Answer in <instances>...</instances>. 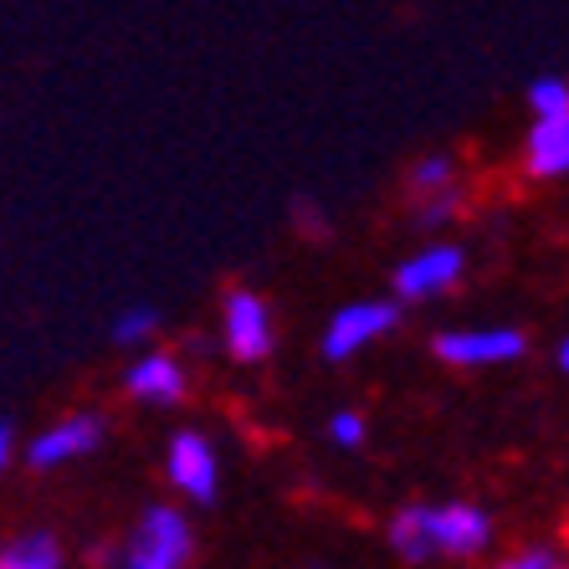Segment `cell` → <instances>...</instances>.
Listing matches in <instances>:
<instances>
[{"label":"cell","mask_w":569,"mask_h":569,"mask_svg":"<svg viewBox=\"0 0 569 569\" xmlns=\"http://www.w3.org/2000/svg\"><path fill=\"white\" fill-rule=\"evenodd\" d=\"M411 196L416 200H426V196H441V190H451L457 186V159L451 154H426V159H416L411 164Z\"/></svg>","instance_id":"cell-12"},{"label":"cell","mask_w":569,"mask_h":569,"mask_svg":"<svg viewBox=\"0 0 569 569\" xmlns=\"http://www.w3.org/2000/svg\"><path fill=\"white\" fill-rule=\"evenodd\" d=\"M196 555V533H190V518L170 503H154L139 513L133 533L123 539V569H186Z\"/></svg>","instance_id":"cell-2"},{"label":"cell","mask_w":569,"mask_h":569,"mask_svg":"<svg viewBox=\"0 0 569 569\" xmlns=\"http://www.w3.org/2000/svg\"><path fill=\"white\" fill-rule=\"evenodd\" d=\"M221 339L226 355L241 359V365H262L278 345V323H272V308H267L262 292L252 288H231L221 303Z\"/></svg>","instance_id":"cell-3"},{"label":"cell","mask_w":569,"mask_h":569,"mask_svg":"<svg viewBox=\"0 0 569 569\" xmlns=\"http://www.w3.org/2000/svg\"><path fill=\"white\" fill-rule=\"evenodd\" d=\"M467 272V252L462 247H447V241H437V247H421L416 257H406V262L396 267V298L400 303H421V298H437V292H447L451 282Z\"/></svg>","instance_id":"cell-8"},{"label":"cell","mask_w":569,"mask_h":569,"mask_svg":"<svg viewBox=\"0 0 569 569\" xmlns=\"http://www.w3.org/2000/svg\"><path fill=\"white\" fill-rule=\"evenodd\" d=\"M498 569H559V559L543 555V549H533V555H518V559H508V565H498Z\"/></svg>","instance_id":"cell-17"},{"label":"cell","mask_w":569,"mask_h":569,"mask_svg":"<svg viewBox=\"0 0 569 569\" xmlns=\"http://www.w3.org/2000/svg\"><path fill=\"white\" fill-rule=\"evenodd\" d=\"M154 333H159V308H149V303H133L113 318V345H144Z\"/></svg>","instance_id":"cell-13"},{"label":"cell","mask_w":569,"mask_h":569,"mask_svg":"<svg viewBox=\"0 0 569 569\" xmlns=\"http://www.w3.org/2000/svg\"><path fill=\"white\" fill-rule=\"evenodd\" d=\"M441 365H457V370H482V365H513L523 359L529 339L518 329H447L431 339Z\"/></svg>","instance_id":"cell-6"},{"label":"cell","mask_w":569,"mask_h":569,"mask_svg":"<svg viewBox=\"0 0 569 569\" xmlns=\"http://www.w3.org/2000/svg\"><path fill=\"white\" fill-rule=\"evenodd\" d=\"M523 170L533 180H565L569 174V113L565 119H533L523 144Z\"/></svg>","instance_id":"cell-10"},{"label":"cell","mask_w":569,"mask_h":569,"mask_svg":"<svg viewBox=\"0 0 569 569\" xmlns=\"http://www.w3.org/2000/svg\"><path fill=\"white\" fill-rule=\"evenodd\" d=\"M396 323H400V298H359V303H345L329 318V329H323V359L345 365L359 349H370L375 339L396 333Z\"/></svg>","instance_id":"cell-4"},{"label":"cell","mask_w":569,"mask_h":569,"mask_svg":"<svg viewBox=\"0 0 569 569\" xmlns=\"http://www.w3.org/2000/svg\"><path fill=\"white\" fill-rule=\"evenodd\" d=\"M0 569H62V543L52 533H27L0 555Z\"/></svg>","instance_id":"cell-11"},{"label":"cell","mask_w":569,"mask_h":569,"mask_svg":"<svg viewBox=\"0 0 569 569\" xmlns=\"http://www.w3.org/2000/svg\"><path fill=\"white\" fill-rule=\"evenodd\" d=\"M11 457H16V431L11 426H0V472L11 467Z\"/></svg>","instance_id":"cell-18"},{"label":"cell","mask_w":569,"mask_h":569,"mask_svg":"<svg viewBox=\"0 0 569 569\" xmlns=\"http://www.w3.org/2000/svg\"><path fill=\"white\" fill-rule=\"evenodd\" d=\"M529 108H533V119H565L569 113V82L565 78H533L529 82Z\"/></svg>","instance_id":"cell-14"},{"label":"cell","mask_w":569,"mask_h":569,"mask_svg":"<svg viewBox=\"0 0 569 569\" xmlns=\"http://www.w3.org/2000/svg\"><path fill=\"white\" fill-rule=\"evenodd\" d=\"M555 359H559V370L569 375V333H565V345H559V355H555Z\"/></svg>","instance_id":"cell-19"},{"label":"cell","mask_w":569,"mask_h":569,"mask_svg":"<svg viewBox=\"0 0 569 569\" xmlns=\"http://www.w3.org/2000/svg\"><path fill=\"white\" fill-rule=\"evenodd\" d=\"M164 477H170L174 492H186L190 503H216L221 492V462H216L211 437L200 431H174L170 447H164Z\"/></svg>","instance_id":"cell-5"},{"label":"cell","mask_w":569,"mask_h":569,"mask_svg":"<svg viewBox=\"0 0 569 569\" xmlns=\"http://www.w3.org/2000/svg\"><path fill=\"white\" fill-rule=\"evenodd\" d=\"M492 539V518L488 508L477 503H416V508H400L390 518V549L400 559H467L477 549H488Z\"/></svg>","instance_id":"cell-1"},{"label":"cell","mask_w":569,"mask_h":569,"mask_svg":"<svg viewBox=\"0 0 569 569\" xmlns=\"http://www.w3.org/2000/svg\"><path fill=\"white\" fill-rule=\"evenodd\" d=\"M103 437H108L103 416L98 411H72V416H62L57 426H47L41 437H31L27 462L37 467V472L62 467V462H78V457H93V451L103 447Z\"/></svg>","instance_id":"cell-7"},{"label":"cell","mask_w":569,"mask_h":569,"mask_svg":"<svg viewBox=\"0 0 569 569\" xmlns=\"http://www.w3.org/2000/svg\"><path fill=\"white\" fill-rule=\"evenodd\" d=\"M559 569H565V565H559Z\"/></svg>","instance_id":"cell-20"},{"label":"cell","mask_w":569,"mask_h":569,"mask_svg":"<svg viewBox=\"0 0 569 569\" xmlns=\"http://www.w3.org/2000/svg\"><path fill=\"white\" fill-rule=\"evenodd\" d=\"M186 365L170 355V349H149L123 370V396L144 400V406H174L186 400Z\"/></svg>","instance_id":"cell-9"},{"label":"cell","mask_w":569,"mask_h":569,"mask_svg":"<svg viewBox=\"0 0 569 569\" xmlns=\"http://www.w3.org/2000/svg\"><path fill=\"white\" fill-rule=\"evenodd\" d=\"M329 437H333V447H345V451L365 447V416H359V411H333Z\"/></svg>","instance_id":"cell-15"},{"label":"cell","mask_w":569,"mask_h":569,"mask_svg":"<svg viewBox=\"0 0 569 569\" xmlns=\"http://www.w3.org/2000/svg\"><path fill=\"white\" fill-rule=\"evenodd\" d=\"M416 206H421V221H447L451 211H457V206H462V190L451 186V190H441V196H426V200H416Z\"/></svg>","instance_id":"cell-16"}]
</instances>
